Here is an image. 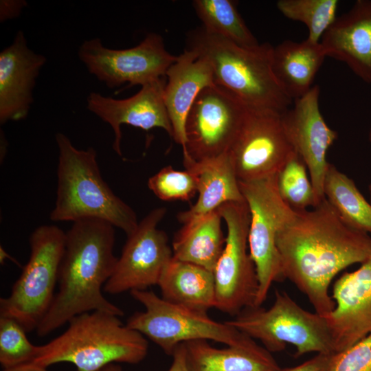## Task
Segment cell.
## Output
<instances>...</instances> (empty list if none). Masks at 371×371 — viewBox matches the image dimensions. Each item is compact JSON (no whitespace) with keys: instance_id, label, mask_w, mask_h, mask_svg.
<instances>
[{"instance_id":"obj_35","label":"cell","mask_w":371,"mask_h":371,"mask_svg":"<svg viewBox=\"0 0 371 371\" xmlns=\"http://www.w3.org/2000/svg\"><path fill=\"white\" fill-rule=\"evenodd\" d=\"M172 355V363L168 371H189L186 363L184 343L177 346Z\"/></svg>"},{"instance_id":"obj_3","label":"cell","mask_w":371,"mask_h":371,"mask_svg":"<svg viewBox=\"0 0 371 371\" xmlns=\"http://www.w3.org/2000/svg\"><path fill=\"white\" fill-rule=\"evenodd\" d=\"M187 47L211 65L214 84L249 108L281 113L293 103L278 82L272 69L273 47L269 43L255 47L240 46L207 32L202 26L187 35Z\"/></svg>"},{"instance_id":"obj_12","label":"cell","mask_w":371,"mask_h":371,"mask_svg":"<svg viewBox=\"0 0 371 371\" xmlns=\"http://www.w3.org/2000/svg\"><path fill=\"white\" fill-rule=\"evenodd\" d=\"M247 108L215 84L203 89L186 118L183 161H201L228 152Z\"/></svg>"},{"instance_id":"obj_32","label":"cell","mask_w":371,"mask_h":371,"mask_svg":"<svg viewBox=\"0 0 371 371\" xmlns=\"http://www.w3.org/2000/svg\"><path fill=\"white\" fill-rule=\"evenodd\" d=\"M327 371H371V334L335 353Z\"/></svg>"},{"instance_id":"obj_33","label":"cell","mask_w":371,"mask_h":371,"mask_svg":"<svg viewBox=\"0 0 371 371\" xmlns=\"http://www.w3.org/2000/svg\"><path fill=\"white\" fill-rule=\"evenodd\" d=\"M335 353L317 354L310 359L293 367L280 368L278 371H327Z\"/></svg>"},{"instance_id":"obj_37","label":"cell","mask_w":371,"mask_h":371,"mask_svg":"<svg viewBox=\"0 0 371 371\" xmlns=\"http://www.w3.org/2000/svg\"><path fill=\"white\" fill-rule=\"evenodd\" d=\"M10 259L12 262L16 264L18 266H21L20 264L11 256H10L2 247H0V260L1 263H3L5 259Z\"/></svg>"},{"instance_id":"obj_7","label":"cell","mask_w":371,"mask_h":371,"mask_svg":"<svg viewBox=\"0 0 371 371\" xmlns=\"http://www.w3.org/2000/svg\"><path fill=\"white\" fill-rule=\"evenodd\" d=\"M65 239L66 232L55 225L32 232L29 260L9 296L0 299V317L14 319L27 333L37 329L56 294Z\"/></svg>"},{"instance_id":"obj_9","label":"cell","mask_w":371,"mask_h":371,"mask_svg":"<svg viewBox=\"0 0 371 371\" xmlns=\"http://www.w3.org/2000/svg\"><path fill=\"white\" fill-rule=\"evenodd\" d=\"M276 175L239 181L250 213L249 251L259 284L255 306L263 304L273 282L284 280L276 238L282 227L295 213L280 197Z\"/></svg>"},{"instance_id":"obj_25","label":"cell","mask_w":371,"mask_h":371,"mask_svg":"<svg viewBox=\"0 0 371 371\" xmlns=\"http://www.w3.org/2000/svg\"><path fill=\"white\" fill-rule=\"evenodd\" d=\"M222 219L218 209L183 224L172 242L173 258L213 272L225 243Z\"/></svg>"},{"instance_id":"obj_28","label":"cell","mask_w":371,"mask_h":371,"mask_svg":"<svg viewBox=\"0 0 371 371\" xmlns=\"http://www.w3.org/2000/svg\"><path fill=\"white\" fill-rule=\"evenodd\" d=\"M276 184L280 197L295 212L319 203L306 166L295 151L278 172Z\"/></svg>"},{"instance_id":"obj_26","label":"cell","mask_w":371,"mask_h":371,"mask_svg":"<svg viewBox=\"0 0 371 371\" xmlns=\"http://www.w3.org/2000/svg\"><path fill=\"white\" fill-rule=\"evenodd\" d=\"M324 198L348 227L371 234V203L354 181L329 163L323 185Z\"/></svg>"},{"instance_id":"obj_2","label":"cell","mask_w":371,"mask_h":371,"mask_svg":"<svg viewBox=\"0 0 371 371\" xmlns=\"http://www.w3.org/2000/svg\"><path fill=\"white\" fill-rule=\"evenodd\" d=\"M98 218L73 222L66 232L65 251L58 275V291L40 323L36 334L45 337L74 317L102 311L119 317L123 311L102 294L118 258L114 254L115 229Z\"/></svg>"},{"instance_id":"obj_24","label":"cell","mask_w":371,"mask_h":371,"mask_svg":"<svg viewBox=\"0 0 371 371\" xmlns=\"http://www.w3.org/2000/svg\"><path fill=\"white\" fill-rule=\"evenodd\" d=\"M161 297L184 308L207 313L215 307V284L212 271L172 257L160 277Z\"/></svg>"},{"instance_id":"obj_40","label":"cell","mask_w":371,"mask_h":371,"mask_svg":"<svg viewBox=\"0 0 371 371\" xmlns=\"http://www.w3.org/2000/svg\"><path fill=\"white\" fill-rule=\"evenodd\" d=\"M368 137L369 142L371 143V128L369 130Z\"/></svg>"},{"instance_id":"obj_10","label":"cell","mask_w":371,"mask_h":371,"mask_svg":"<svg viewBox=\"0 0 371 371\" xmlns=\"http://www.w3.org/2000/svg\"><path fill=\"white\" fill-rule=\"evenodd\" d=\"M218 211L226 224L227 235L213 271L214 308L235 316L245 308L255 306L259 288L256 266L249 251L250 213L245 201L224 203Z\"/></svg>"},{"instance_id":"obj_39","label":"cell","mask_w":371,"mask_h":371,"mask_svg":"<svg viewBox=\"0 0 371 371\" xmlns=\"http://www.w3.org/2000/svg\"><path fill=\"white\" fill-rule=\"evenodd\" d=\"M368 190H369V194H370V202L371 203V181L368 186Z\"/></svg>"},{"instance_id":"obj_11","label":"cell","mask_w":371,"mask_h":371,"mask_svg":"<svg viewBox=\"0 0 371 371\" xmlns=\"http://www.w3.org/2000/svg\"><path fill=\"white\" fill-rule=\"evenodd\" d=\"M78 54L89 73L110 88L126 83L143 86L164 77L177 57L166 50L162 36L156 33L125 49L108 48L98 38L86 40Z\"/></svg>"},{"instance_id":"obj_8","label":"cell","mask_w":371,"mask_h":371,"mask_svg":"<svg viewBox=\"0 0 371 371\" xmlns=\"http://www.w3.org/2000/svg\"><path fill=\"white\" fill-rule=\"evenodd\" d=\"M130 293L145 310L134 313L126 324L147 337L167 355H172L177 346L192 340H213L233 346L251 339L225 322H216L207 313L170 303L152 291Z\"/></svg>"},{"instance_id":"obj_17","label":"cell","mask_w":371,"mask_h":371,"mask_svg":"<svg viewBox=\"0 0 371 371\" xmlns=\"http://www.w3.org/2000/svg\"><path fill=\"white\" fill-rule=\"evenodd\" d=\"M165 76L142 86L135 95L115 99L91 92L87 99V109L109 124L114 133L113 148L122 156L121 126L128 124L148 131L153 128L165 130L172 137V128L165 105Z\"/></svg>"},{"instance_id":"obj_31","label":"cell","mask_w":371,"mask_h":371,"mask_svg":"<svg viewBox=\"0 0 371 371\" xmlns=\"http://www.w3.org/2000/svg\"><path fill=\"white\" fill-rule=\"evenodd\" d=\"M148 188L163 201H188L197 192L194 174L188 170H177L171 166L162 168L148 181Z\"/></svg>"},{"instance_id":"obj_6","label":"cell","mask_w":371,"mask_h":371,"mask_svg":"<svg viewBox=\"0 0 371 371\" xmlns=\"http://www.w3.org/2000/svg\"><path fill=\"white\" fill-rule=\"evenodd\" d=\"M228 325L259 340L269 352L284 350L286 344L295 348V356L335 352L326 318L301 307L285 291H275V300L268 308L260 306L244 308Z\"/></svg>"},{"instance_id":"obj_29","label":"cell","mask_w":371,"mask_h":371,"mask_svg":"<svg viewBox=\"0 0 371 371\" xmlns=\"http://www.w3.org/2000/svg\"><path fill=\"white\" fill-rule=\"evenodd\" d=\"M337 0H279L276 7L286 18L302 23L308 30L307 39L320 41L337 18Z\"/></svg>"},{"instance_id":"obj_4","label":"cell","mask_w":371,"mask_h":371,"mask_svg":"<svg viewBox=\"0 0 371 371\" xmlns=\"http://www.w3.org/2000/svg\"><path fill=\"white\" fill-rule=\"evenodd\" d=\"M120 317L102 311L74 317L62 334L38 346L32 363L47 368L70 363L78 371H100L115 363H140L147 355L148 342Z\"/></svg>"},{"instance_id":"obj_5","label":"cell","mask_w":371,"mask_h":371,"mask_svg":"<svg viewBox=\"0 0 371 371\" xmlns=\"http://www.w3.org/2000/svg\"><path fill=\"white\" fill-rule=\"evenodd\" d=\"M58 149L56 198L49 218L52 221L98 218L132 234L139 222L133 208L117 196L103 179L97 152L78 149L68 137L56 133Z\"/></svg>"},{"instance_id":"obj_36","label":"cell","mask_w":371,"mask_h":371,"mask_svg":"<svg viewBox=\"0 0 371 371\" xmlns=\"http://www.w3.org/2000/svg\"><path fill=\"white\" fill-rule=\"evenodd\" d=\"M2 371H49L47 368L38 366L32 362L25 363L10 369Z\"/></svg>"},{"instance_id":"obj_18","label":"cell","mask_w":371,"mask_h":371,"mask_svg":"<svg viewBox=\"0 0 371 371\" xmlns=\"http://www.w3.org/2000/svg\"><path fill=\"white\" fill-rule=\"evenodd\" d=\"M45 62L43 55L28 47L22 31L0 52L1 124L26 117L33 102L36 80Z\"/></svg>"},{"instance_id":"obj_22","label":"cell","mask_w":371,"mask_h":371,"mask_svg":"<svg viewBox=\"0 0 371 371\" xmlns=\"http://www.w3.org/2000/svg\"><path fill=\"white\" fill-rule=\"evenodd\" d=\"M189 371H278L271 353L252 339L240 346L216 348L207 340L184 343Z\"/></svg>"},{"instance_id":"obj_13","label":"cell","mask_w":371,"mask_h":371,"mask_svg":"<svg viewBox=\"0 0 371 371\" xmlns=\"http://www.w3.org/2000/svg\"><path fill=\"white\" fill-rule=\"evenodd\" d=\"M293 152L282 113L249 107L229 150L239 181L276 175Z\"/></svg>"},{"instance_id":"obj_38","label":"cell","mask_w":371,"mask_h":371,"mask_svg":"<svg viewBox=\"0 0 371 371\" xmlns=\"http://www.w3.org/2000/svg\"><path fill=\"white\" fill-rule=\"evenodd\" d=\"M100 371H122L120 366L116 363H111L101 369Z\"/></svg>"},{"instance_id":"obj_23","label":"cell","mask_w":371,"mask_h":371,"mask_svg":"<svg viewBox=\"0 0 371 371\" xmlns=\"http://www.w3.org/2000/svg\"><path fill=\"white\" fill-rule=\"evenodd\" d=\"M326 58L320 43L307 38L285 40L273 47L272 69L283 91L294 101L313 87L315 77Z\"/></svg>"},{"instance_id":"obj_19","label":"cell","mask_w":371,"mask_h":371,"mask_svg":"<svg viewBox=\"0 0 371 371\" xmlns=\"http://www.w3.org/2000/svg\"><path fill=\"white\" fill-rule=\"evenodd\" d=\"M320 44L326 57L345 63L361 80L371 84V0H357L337 16Z\"/></svg>"},{"instance_id":"obj_1","label":"cell","mask_w":371,"mask_h":371,"mask_svg":"<svg viewBox=\"0 0 371 371\" xmlns=\"http://www.w3.org/2000/svg\"><path fill=\"white\" fill-rule=\"evenodd\" d=\"M276 244L284 279L324 317L335 306L329 294L333 278L371 254V236L346 225L325 198L315 207L295 212Z\"/></svg>"},{"instance_id":"obj_27","label":"cell","mask_w":371,"mask_h":371,"mask_svg":"<svg viewBox=\"0 0 371 371\" xmlns=\"http://www.w3.org/2000/svg\"><path fill=\"white\" fill-rule=\"evenodd\" d=\"M194 10L209 33L226 38L240 46L255 47L260 45L247 26L232 0H194Z\"/></svg>"},{"instance_id":"obj_21","label":"cell","mask_w":371,"mask_h":371,"mask_svg":"<svg viewBox=\"0 0 371 371\" xmlns=\"http://www.w3.org/2000/svg\"><path fill=\"white\" fill-rule=\"evenodd\" d=\"M183 165L194 174L199 195L193 205L177 214L183 225L218 210L224 203L245 201L229 151L201 161H183Z\"/></svg>"},{"instance_id":"obj_16","label":"cell","mask_w":371,"mask_h":371,"mask_svg":"<svg viewBox=\"0 0 371 371\" xmlns=\"http://www.w3.org/2000/svg\"><path fill=\"white\" fill-rule=\"evenodd\" d=\"M331 297L335 306L325 318L337 353L371 334V254L335 282Z\"/></svg>"},{"instance_id":"obj_15","label":"cell","mask_w":371,"mask_h":371,"mask_svg":"<svg viewBox=\"0 0 371 371\" xmlns=\"http://www.w3.org/2000/svg\"><path fill=\"white\" fill-rule=\"evenodd\" d=\"M320 89L313 85L282 113V121L293 150L308 169L318 201L324 199L323 185L329 162L326 154L338 137L326 122L319 108Z\"/></svg>"},{"instance_id":"obj_30","label":"cell","mask_w":371,"mask_h":371,"mask_svg":"<svg viewBox=\"0 0 371 371\" xmlns=\"http://www.w3.org/2000/svg\"><path fill=\"white\" fill-rule=\"evenodd\" d=\"M26 333L14 319L0 317V363L3 370L33 361L38 346L29 341Z\"/></svg>"},{"instance_id":"obj_34","label":"cell","mask_w":371,"mask_h":371,"mask_svg":"<svg viewBox=\"0 0 371 371\" xmlns=\"http://www.w3.org/2000/svg\"><path fill=\"white\" fill-rule=\"evenodd\" d=\"M25 5V1L1 0L0 1V21L3 22L17 17Z\"/></svg>"},{"instance_id":"obj_20","label":"cell","mask_w":371,"mask_h":371,"mask_svg":"<svg viewBox=\"0 0 371 371\" xmlns=\"http://www.w3.org/2000/svg\"><path fill=\"white\" fill-rule=\"evenodd\" d=\"M164 98L172 128V138L183 150L186 122L196 98L214 84L211 65L194 52L185 49L168 68Z\"/></svg>"},{"instance_id":"obj_14","label":"cell","mask_w":371,"mask_h":371,"mask_svg":"<svg viewBox=\"0 0 371 371\" xmlns=\"http://www.w3.org/2000/svg\"><path fill=\"white\" fill-rule=\"evenodd\" d=\"M166 212L164 207L153 209L127 236L115 269L104 286L105 293L115 295L158 285L173 257L166 234L158 228Z\"/></svg>"}]
</instances>
